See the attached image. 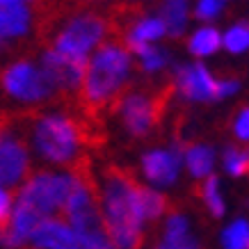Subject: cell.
<instances>
[{
	"mask_svg": "<svg viewBox=\"0 0 249 249\" xmlns=\"http://www.w3.org/2000/svg\"><path fill=\"white\" fill-rule=\"evenodd\" d=\"M73 188H76L73 172H39L23 183L18 199L12 208V219H9V231L14 233L18 245H25L30 240L32 231L44 219H51L55 211H64Z\"/></svg>",
	"mask_w": 249,
	"mask_h": 249,
	"instance_id": "obj_1",
	"label": "cell"
},
{
	"mask_svg": "<svg viewBox=\"0 0 249 249\" xmlns=\"http://www.w3.org/2000/svg\"><path fill=\"white\" fill-rule=\"evenodd\" d=\"M140 185L130 169L107 167L101 188V217L106 233L117 249L142 247V217L137 213L135 190Z\"/></svg>",
	"mask_w": 249,
	"mask_h": 249,
	"instance_id": "obj_2",
	"label": "cell"
},
{
	"mask_svg": "<svg viewBox=\"0 0 249 249\" xmlns=\"http://www.w3.org/2000/svg\"><path fill=\"white\" fill-rule=\"evenodd\" d=\"M130 53L119 41H107L87 62L85 80L80 87V103L89 119L103 110H114L124 94L128 91Z\"/></svg>",
	"mask_w": 249,
	"mask_h": 249,
	"instance_id": "obj_3",
	"label": "cell"
},
{
	"mask_svg": "<svg viewBox=\"0 0 249 249\" xmlns=\"http://www.w3.org/2000/svg\"><path fill=\"white\" fill-rule=\"evenodd\" d=\"M94 121V119H89ZM89 121H78L69 114H41L32 124V146L39 158L53 165H67L71 169L87 162L80 158L83 142H94Z\"/></svg>",
	"mask_w": 249,
	"mask_h": 249,
	"instance_id": "obj_4",
	"label": "cell"
},
{
	"mask_svg": "<svg viewBox=\"0 0 249 249\" xmlns=\"http://www.w3.org/2000/svg\"><path fill=\"white\" fill-rule=\"evenodd\" d=\"M174 85H160L151 91H126L114 110H119L121 126L130 137H146L160 126L169 101L174 94Z\"/></svg>",
	"mask_w": 249,
	"mask_h": 249,
	"instance_id": "obj_5",
	"label": "cell"
},
{
	"mask_svg": "<svg viewBox=\"0 0 249 249\" xmlns=\"http://www.w3.org/2000/svg\"><path fill=\"white\" fill-rule=\"evenodd\" d=\"M107 35V21L98 14H76L73 18H69L60 28V32L53 39V48L62 55L69 57H80L87 60L89 51L96 44L103 41Z\"/></svg>",
	"mask_w": 249,
	"mask_h": 249,
	"instance_id": "obj_6",
	"label": "cell"
},
{
	"mask_svg": "<svg viewBox=\"0 0 249 249\" xmlns=\"http://www.w3.org/2000/svg\"><path fill=\"white\" fill-rule=\"evenodd\" d=\"M0 85L5 94L21 103H44L48 98L57 96V89L53 83L46 78L41 69H37L32 62H14L9 64L2 76H0Z\"/></svg>",
	"mask_w": 249,
	"mask_h": 249,
	"instance_id": "obj_7",
	"label": "cell"
},
{
	"mask_svg": "<svg viewBox=\"0 0 249 249\" xmlns=\"http://www.w3.org/2000/svg\"><path fill=\"white\" fill-rule=\"evenodd\" d=\"M30 172V156L28 146L16 133L14 121H0V188H18Z\"/></svg>",
	"mask_w": 249,
	"mask_h": 249,
	"instance_id": "obj_8",
	"label": "cell"
},
{
	"mask_svg": "<svg viewBox=\"0 0 249 249\" xmlns=\"http://www.w3.org/2000/svg\"><path fill=\"white\" fill-rule=\"evenodd\" d=\"M30 245L37 249H114L107 235H83L60 222V219H44L30 235Z\"/></svg>",
	"mask_w": 249,
	"mask_h": 249,
	"instance_id": "obj_9",
	"label": "cell"
},
{
	"mask_svg": "<svg viewBox=\"0 0 249 249\" xmlns=\"http://www.w3.org/2000/svg\"><path fill=\"white\" fill-rule=\"evenodd\" d=\"M41 71L46 78L53 83L57 94H78L83 87L85 71H87V60L80 57H69V55L57 53L55 48H48L41 57Z\"/></svg>",
	"mask_w": 249,
	"mask_h": 249,
	"instance_id": "obj_10",
	"label": "cell"
},
{
	"mask_svg": "<svg viewBox=\"0 0 249 249\" xmlns=\"http://www.w3.org/2000/svg\"><path fill=\"white\" fill-rule=\"evenodd\" d=\"M174 87L181 91L190 101H215V98H224L222 94V83L213 80L211 73L206 71L201 64H185L176 71L174 78Z\"/></svg>",
	"mask_w": 249,
	"mask_h": 249,
	"instance_id": "obj_11",
	"label": "cell"
},
{
	"mask_svg": "<svg viewBox=\"0 0 249 249\" xmlns=\"http://www.w3.org/2000/svg\"><path fill=\"white\" fill-rule=\"evenodd\" d=\"M181 151H149L142 156V172L156 185H172L178 176L181 167Z\"/></svg>",
	"mask_w": 249,
	"mask_h": 249,
	"instance_id": "obj_12",
	"label": "cell"
},
{
	"mask_svg": "<svg viewBox=\"0 0 249 249\" xmlns=\"http://www.w3.org/2000/svg\"><path fill=\"white\" fill-rule=\"evenodd\" d=\"M32 28V12L28 5H0V48L25 37Z\"/></svg>",
	"mask_w": 249,
	"mask_h": 249,
	"instance_id": "obj_13",
	"label": "cell"
},
{
	"mask_svg": "<svg viewBox=\"0 0 249 249\" xmlns=\"http://www.w3.org/2000/svg\"><path fill=\"white\" fill-rule=\"evenodd\" d=\"M135 204H137V213H140V217L142 222H156L165 215L167 211V199L158 192H153V190L144 188L142 183L137 185L135 190Z\"/></svg>",
	"mask_w": 249,
	"mask_h": 249,
	"instance_id": "obj_14",
	"label": "cell"
},
{
	"mask_svg": "<svg viewBox=\"0 0 249 249\" xmlns=\"http://www.w3.org/2000/svg\"><path fill=\"white\" fill-rule=\"evenodd\" d=\"M188 21V0H165L162 5V23L169 37H181Z\"/></svg>",
	"mask_w": 249,
	"mask_h": 249,
	"instance_id": "obj_15",
	"label": "cell"
},
{
	"mask_svg": "<svg viewBox=\"0 0 249 249\" xmlns=\"http://www.w3.org/2000/svg\"><path fill=\"white\" fill-rule=\"evenodd\" d=\"M222 44V37H219V32L215 28H201V30H196L188 41V48L190 53L196 55V57H206V55L215 53Z\"/></svg>",
	"mask_w": 249,
	"mask_h": 249,
	"instance_id": "obj_16",
	"label": "cell"
},
{
	"mask_svg": "<svg viewBox=\"0 0 249 249\" xmlns=\"http://www.w3.org/2000/svg\"><path fill=\"white\" fill-rule=\"evenodd\" d=\"M213 160H215V156L208 146L196 144V146H188V151H185V162H188V169L195 178H204L211 174Z\"/></svg>",
	"mask_w": 249,
	"mask_h": 249,
	"instance_id": "obj_17",
	"label": "cell"
},
{
	"mask_svg": "<svg viewBox=\"0 0 249 249\" xmlns=\"http://www.w3.org/2000/svg\"><path fill=\"white\" fill-rule=\"evenodd\" d=\"M162 35H167L162 18H140V21H135L133 25H130L126 39L149 44V41H153V39H160Z\"/></svg>",
	"mask_w": 249,
	"mask_h": 249,
	"instance_id": "obj_18",
	"label": "cell"
},
{
	"mask_svg": "<svg viewBox=\"0 0 249 249\" xmlns=\"http://www.w3.org/2000/svg\"><path fill=\"white\" fill-rule=\"evenodd\" d=\"M196 192H199V196L206 201V206L211 208V213L215 217H222V215H224V201H222V196H219L217 176H208L204 183H199V185H196Z\"/></svg>",
	"mask_w": 249,
	"mask_h": 249,
	"instance_id": "obj_19",
	"label": "cell"
},
{
	"mask_svg": "<svg viewBox=\"0 0 249 249\" xmlns=\"http://www.w3.org/2000/svg\"><path fill=\"white\" fill-rule=\"evenodd\" d=\"M222 240L227 245V249H247L249 247V224L245 219H238L224 231Z\"/></svg>",
	"mask_w": 249,
	"mask_h": 249,
	"instance_id": "obj_20",
	"label": "cell"
},
{
	"mask_svg": "<svg viewBox=\"0 0 249 249\" xmlns=\"http://www.w3.org/2000/svg\"><path fill=\"white\" fill-rule=\"evenodd\" d=\"M224 167L231 176H245L249 174V149H231L224 151Z\"/></svg>",
	"mask_w": 249,
	"mask_h": 249,
	"instance_id": "obj_21",
	"label": "cell"
},
{
	"mask_svg": "<svg viewBox=\"0 0 249 249\" xmlns=\"http://www.w3.org/2000/svg\"><path fill=\"white\" fill-rule=\"evenodd\" d=\"M224 46L231 53H242L249 48V23H238L224 35Z\"/></svg>",
	"mask_w": 249,
	"mask_h": 249,
	"instance_id": "obj_22",
	"label": "cell"
},
{
	"mask_svg": "<svg viewBox=\"0 0 249 249\" xmlns=\"http://www.w3.org/2000/svg\"><path fill=\"white\" fill-rule=\"evenodd\" d=\"M224 5H227V0H199L195 14H196V18H201V21H213V18L224 9Z\"/></svg>",
	"mask_w": 249,
	"mask_h": 249,
	"instance_id": "obj_23",
	"label": "cell"
},
{
	"mask_svg": "<svg viewBox=\"0 0 249 249\" xmlns=\"http://www.w3.org/2000/svg\"><path fill=\"white\" fill-rule=\"evenodd\" d=\"M156 249H196V242L190 238V235H178V238H172V235H165L160 245H156Z\"/></svg>",
	"mask_w": 249,
	"mask_h": 249,
	"instance_id": "obj_24",
	"label": "cell"
},
{
	"mask_svg": "<svg viewBox=\"0 0 249 249\" xmlns=\"http://www.w3.org/2000/svg\"><path fill=\"white\" fill-rule=\"evenodd\" d=\"M165 235H172V238H178V235H188V222H185V217L174 213L172 217L167 219Z\"/></svg>",
	"mask_w": 249,
	"mask_h": 249,
	"instance_id": "obj_25",
	"label": "cell"
},
{
	"mask_svg": "<svg viewBox=\"0 0 249 249\" xmlns=\"http://www.w3.org/2000/svg\"><path fill=\"white\" fill-rule=\"evenodd\" d=\"M12 219V195L5 188H0V229L9 227Z\"/></svg>",
	"mask_w": 249,
	"mask_h": 249,
	"instance_id": "obj_26",
	"label": "cell"
},
{
	"mask_svg": "<svg viewBox=\"0 0 249 249\" xmlns=\"http://www.w3.org/2000/svg\"><path fill=\"white\" fill-rule=\"evenodd\" d=\"M235 135L245 140V142H249V107H245L235 119Z\"/></svg>",
	"mask_w": 249,
	"mask_h": 249,
	"instance_id": "obj_27",
	"label": "cell"
},
{
	"mask_svg": "<svg viewBox=\"0 0 249 249\" xmlns=\"http://www.w3.org/2000/svg\"><path fill=\"white\" fill-rule=\"evenodd\" d=\"M30 0H0V5H25Z\"/></svg>",
	"mask_w": 249,
	"mask_h": 249,
	"instance_id": "obj_28",
	"label": "cell"
},
{
	"mask_svg": "<svg viewBox=\"0 0 249 249\" xmlns=\"http://www.w3.org/2000/svg\"><path fill=\"white\" fill-rule=\"evenodd\" d=\"M78 2H94V0H78Z\"/></svg>",
	"mask_w": 249,
	"mask_h": 249,
	"instance_id": "obj_29",
	"label": "cell"
}]
</instances>
